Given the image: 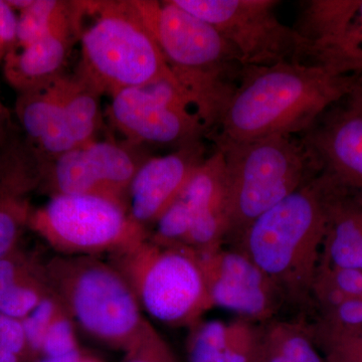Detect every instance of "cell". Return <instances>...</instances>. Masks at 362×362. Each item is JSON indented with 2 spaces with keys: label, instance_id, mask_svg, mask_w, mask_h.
I'll return each mask as SVG.
<instances>
[{
  "label": "cell",
  "instance_id": "2e32d148",
  "mask_svg": "<svg viewBox=\"0 0 362 362\" xmlns=\"http://www.w3.org/2000/svg\"><path fill=\"white\" fill-rule=\"evenodd\" d=\"M300 137L313 152L321 173L362 194V105L354 90Z\"/></svg>",
  "mask_w": 362,
  "mask_h": 362
},
{
  "label": "cell",
  "instance_id": "484cf974",
  "mask_svg": "<svg viewBox=\"0 0 362 362\" xmlns=\"http://www.w3.org/2000/svg\"><path fill=\"white\" fill-rule=\"evenodd\" d=\"M23 322L0 313V362H35Z\"/></svg>",
  "mask_w": 362,
  "mask_h": 362
},
{
  "label": "cell",
  "instance_id": "f546056e",
  "mask_svg": "<svg viewBox=\"0 0 362 362\" xmlns=\"http://www.w3.org/2000/svg\"><path fill=\"white\" fill-rule=\"evenodd\" d=\"M314 341L325 362H362V334Z\"/></svg>",
  "mask_w": 362,
  "mask_h": 362
},
{
  "label": "cell",
  "instance_id": "e575fe53",
  "mask_svg": "<svg viewBox=\"0 0 362 362\" xmlns=\"http://www.w3.org/2000/svg\"><path fill=\"white\" fill-rule=\"evenodd\" d=\"M354 94L358 98L359 102H361L362 105V76H361L358 83H357L356 90H354Z\"/></svg>",
  "mask_w": 362,
  "mask_h": 362
},
{
  "label": "cell",
  "instance_id": "4fadbf2b",
  "mask_svg": "<svg viewBox=\"0 0 362 362\" xmlns=\"http://www.w3.org/2000/svg\"><path fill=\"white\" fill-rule=\"evenodd\" d=\"M192 226L228 232L225 162L216 148L150 230L149 239L163 246L182 247Z\"/></svg>",
  "mask_w": 362,
  "mask_h": 362
},
{
  "label": "cell",
  "instance_id": "ac0fdd59",
  "mask_svg": "<svg viewBox=\"0 0 362 362\" xmlns=\"http://www.w3.org/2000/svg\"><path fill=\"white\" fill-rule=\"evenodd\" d=\"M86 14V1L77 11L54 26L44 37L14 49L4 64L6 82L18 94L39 89L63 75L73 45L80 40Z\"/></svg>",
  "mask_w": 362,
  "mask_h": 362
},
{
  "label": "cell",
  "instance_id": "9c48e42d",
  "mask_svg": "<svg viewBox=\"0 0 362 362\" xmlns=\"http://www.w3.org/2000/svg\"><path fill=\"white\" fill-rule=\"evenodd\" d=\"M214 26L239 52L244 66L304 63V45L294 28L279 20L277 0H173ZM305 64V63H304Z\"/></svg>",
  "mask_w": 362,
  "mask_h": 362
},
{
  "label": "cell",
  "instance_id": "1f68e13d",
  "mask_svg": "<svg viewBox=\"0 0 362 362\" xmlns=\"http://www.w3.org/2000/svg\"><path fill=\"white\" fill-rule=\"evenodd\" d=\"M11 129V116L0 100V151L6 148Z\"/></svg>",
  "mask_w": 362,
  "mask_h": 362
},
{
  "label": "cell",
  "instance_id": "d4e9b609",
  "mask_svg": "<svg viewBox=\"0 0 362 362\" xmlns=\"http://www.w3.org/2000/svg\"><path fill=\"white\" fill-rule=\"evenodd\" d=\"M80 350L76 337L75 323L61 305L45 333L40 358L69 356Z\"/></svg>",
  "mask_w": 362,
  "mask_h": 362
},
{
  "label": "cell",
  "instance_id": "8d00e7d4",
  "mask_svg": "<svg viewBox=\"0 0 362 362\" xmlns=\"http://www.w3.org/2000/svg\"><path fill=\"white\" fill-rule=\"evenodd\" d=\"M259 362H261V358H259Z\"/></svg>",
  "mask_w": 362,
  "mask_h": 362
},
{
  "label": "cell",
  "instance_id": "44dd1931",
  "mask_svg": "<svg viewBox=\"0 0 362 362\" xmlns=\"http://www.w3.org/2000/svg\"><path fill=\"white\" fill-rule=\"evenodd\" d=\"M263 339L286 362H325L310 324L304 321L275 319L263 324Z\"/></svg>",
  "mask_w": 362,
  "mask_h": 362
},
{
  "label": "cell",
  "instance_id": "d6986e66",
  "mask_svg": "<svg viewBox=\"0 0 362 362\" xmlns=\"http://www.w3.org/2000/svg\"><path fill=\"white\" fill-rule=\"evenodd\" d=\"M323 175L327 226L319 266L362 271V194Z\"/></svg>",
  "mask_w": 362,
  "mask_h": 362
},
{
  "label": "cell",
  "instance_id": "3957f363",
  "mask_svg": "<svg viewBox=\"0 0 362 362\" xmlns=\"http://www.w3.org/2000/svg\"><path fill=\"white\" fill-rule=\"evenodd\" d=\"M136 4L209 137L239 85L245 68L239 52L214 26L183 11L173 0H136Z\"/></svg>",
  "mask_w": 362,
  "mask_h": 362
},
{
  "label": "cell",
  "instance_id": "9a60e30c",
  "mask_svg": "<svg viewBox=\"0 0 362 362\" xmlns=\"http://www.w3.org/2000/svg\"><path fill=\"white\" fill-rule=\"evenodd\" d=\"M206 157L204 140L165 156L146 157L128 189L126 209L131 220L149 233Z\"/></svg>",
  "mask_w": 362,
  "mask_h": 362
},
{
  "label": "cell",
  "instance_id": "836d02e7",
  "mask_svg": "<svg viewBox=\"0 0 362 362\" xmlns=\"http://www.w3.org/2000/svg\"><path fill=\"white\" fill-rule=\"evenodd\" d=\"M83 352L78 351L75 354H69V356H61V357H42L39 361L35 362H76L78 357L81 356Z\"/></svg>",
  "mask_w": 362,
  "mask_h": 362
},
{
  "label": "cell",
  "instance_id": "7c38bea8",
  "mask_svg": "<svg viewBox=\"0 0 362 362\" xmlns=\"http://www.w3.org/2000/svg\"><path fill=\"white\" fill-rule=\"evenodd\" d=\"M197 255L214 307L265 324L287 304L277 286L239 250L223 246Z\"/></svg>",
  "mask_w": 362,
  "mask_h": 362
},
{
  "label": "cell",
  "instance_id": "d6a6232c",
  "mask_svg": "<svg viewBox=\"0 0 362 362\" xmlns=\"http://www.w3.org/2000/svg\"><path fill=\"white\" fill-rule=\"evenodd\" d=\"M354 30L357 45L362 49V0L358 11H357L356 18H354Z\"/></svg>",
  "mask_w": 362,
  "mask_h": 362
},
{
  "label": "cell",
  "instance_id": "7402d4cb",
  "mask_svg": "<svg viewBox=\"0 0 362 362\" xmlns=\"http://www.w3.org/2000/svg\"><path fill=\"white\" fill-rule=\"evenodd\" d=\"M78 1L33 0L18 18L16 49L32 44L77 11Z\"/></svg>",
  "mask_w": 362,
  "mask_h": 362
},
{
  "label": "cell",
  "instance_id": "ffe728a7",
  "mask_svg": "<svg viewBox=\"0 0 362 362\" xmlns=\"http://www.w3.org/2000/svg\"><path fill=\"white\" fill-rule=\"evenodd\" d=\"M51 293L45 262L20 247L0 259V313L23 320Z\"/></svg>",
  "mask_w": 362,
  "mask_h": 362
},
{
  "label": "cell",
  "instance_id": "5bb4252c",
  "mask_svg": "<svg viewBox=\"0 0 362 362\" xmlns=\"http://www.w3.org/2000/svg\"><path fill=\"white\" fill-rule=\"evenodd\" d=\"M361 0L303 2L294 30L303 40L304 62L342 75L362 76V49L354 37Z\"/></svg>",
  "mask_w": 362,
  "mask_h": 362
},
{
  "label": "cell",
  "instance_id": "6da1fadb",
  "mask_svg": "<svg viewBox=\"0 0 362 362\" xmlns=\"http://www.w3.org/2000/svg\"><path fill=\"white\" fill-rule=\"evenodd\" d=\"M359 78L298 62L245 66L209 139L244 142L269 136H301L333 105L349 96Z\"/></svg>",
  "mask_w": 362,
  "mask_h": 362
},
{
  "label": "cell",
  "instance_id": "4dcf8cb0",
  "mask_svg": "<svg viewBox=\"0 0 362 362\" xmlns=\"http://www.w3.org/2000/svg\"><path fill=\"white\" fill-rule=\"evenodd\" d=\"M18 18L6 0H0V65L18 44Z\"/></svg>",
  "mask_w": 362,
  "mask_h": 362
},
{
  "label": "cell",
  "instance_id": "e0dca14e",
  "mask_svg": "<svg viewBox=\"0 0 362 362\" xmlns=\"http://www.w3.org/2000/svg\"><path fill=\"white\" fill-rule=\"evenodd\" d=\"M61 78L59 76L39 89L18 94L16 99V115L25 134L35 183L40 169L78 147Z\"/></svg>",
  "mask_w": 362,
  "mask_h": 362
},
{
  "label": "cell",
  "instance_id": "5b68a950",
  "mask_svg": "<svg viewBox=\"0 0 362 362\" xmlns=\"http://www.w3.org/2000/svg\"><path fill=\"white\" fill-rule=\"evenodd\" d=\"M87 16L76 75L98 95L175 81L136 0L87 1Z\"/></svg>",
  "mask_w": 362,
  "mask_h": 362
},
{
  "label": "cell",
  "instance_id": "603a6c76",
  "mask_svg": "<svg viewBox=\"0 0 362 362\" xmlns=\"http://www.w3.org/2000/svg\"><path fill=\"white\" fill-rule=\"evenodd\" d=\"M230 323L199 320L189 327L187 341L188 362H221L228 347Z\"/></svg>",
  "mask_w": 362,
  "mask_h": 362
},
{
  "label": "cell",
  "instance_id": "f1b7e54d",
  "mask_svg": "<svg viewBox=\"0 0 362 362\" xmlns=\"http://www.w3.org/2000/svg\"><path fill=\"white\" fill-rule=\"evenodd\" d=\"M315 281L329 286L346 298H362V271L319 266Z\"/></svg>",
  "mask_w": 362,
  "mask_h": 362
},
{
  "label": "cell",
  "instance_id": "8992f818",
  "mask_svg": "<svg viewBox=\"0 0 362 362\" xmlns=\"http://www.w3.org/2000/svg\"><path fill=\"white\" fill-rule=\"evenodd\" d=\"M45 272L49 290L76 327L111 349L126 351L148 323L134 292L110 262L56 255L45 262Z\"/></svg>",
  "mask_w": 362,
  "mask_h": 362
},
{
  "label": "cell",
  "instance_id": "7a4b0ae2",
  "mask_svg": "<svg viewBox=\"0 0 362 362\" xmlns=\"http://www.w3.org/2000/svg\"><path fill=\"white\" fill-rule=\"evenodd\" d=\"M327 226L322 173L252 221L233 249L270 279L287 304L306 308L320 265Z\"/></svg>",
  "mask_w": 362,
  "mask_h": 362
},
{
  "label": "cell",
  "instance_id": "ba28073f",
  "mask_svg": "<svg viewBox=\"0 0 362 362\" xmlns=\"http://www.w3.org/2000/svg\"><path fill=\"white\" fill-rule=\"evenodd\" d=\"M28 228L65 256L112 255L149 237L122 204L93 195L51 197L33 209Z\"/></svg>",
  "mask_w": 362,
  "mask_h": 362
},
{
  "label": "cell",
  "instance_id": "d590c367",
  "mask_svg": "<svg viewBox=\"0 0 362 362\" xmlns=\"http://www.w3.org/2000/svg\"><path fill=\"white\" fill-rule=\"evenodd\" d=\"M76 362H101L99 359L95 358V357L86 356V354H82L81 356L78 357Z\"/></svg>",
  "mask_w": 362,
  "mask_h": 362
},
{
  "label": "cell",
  "instance_id": "4316f807",
  "mask_svg": "<svg viewBox=\"0 0 362 362\" xmlns=\"http://www.w3.org/2000/svg\"><path fill=\"white\" fill-rule=\"evenodd\" d=\"M124 352L123 362H178L168 343L149 321L140 337Z\"/></svg>",
  "mask_w": 362,
  "mask_h": 362
},
{
  "label": "cell",
  "instance_id": "83f0119b",
  "mask_svg": "<svg viewBox=\"0 0 362 362\" xmlns=\"http://www.w3.org/2000/svg\"><path fill=\"white\" fill-rule=\"evenodd\" d=\"M59 302L52 293L45 297L39 306L21 320L23 328H25L26 338L28 344L32 349L33 354L40 358V350H42V342H44L45 333L51 325L52 319L58 312Z\"/></svg>",
  "mask_w": 362,
  "mask_h": 362
},
{
  "label": "cell",
  "instance_id": "cb8c5ba5",
  "mask_svg": "<svg viewBox=\"0 0 362 362\" xmlns=\"http://www.w3.org/2000/svg\"><path fill=\"white\" fill-rule=\"evenodd\" d=\"M33 209L21 195L0 194V259L20 245Z\"/></svg>",
  "mask_w": 362,
  "mask_h": 362
},
{
  "label": "cell",
  "instance_id": "277c9868",
  "mask_svg": "<svg viewBox=\"0 0 362 362\" xmlns=\"http://www.w3.org/2000/svg\"><path fill=\"white\" fill-rule=\"evenodd\" d=\"M214 146L225 162L226 247H235L252 221L321 173L315 156L300 136H269Z\"/></svg>",
  "mask_w": 362,
  "mask_h": 362
},
{
  "label": "cell",
  "instance_id": "30bf717a",
  "mask_svg": "<svg viewBox=\"0 0 362 362\" xmlns=\"http://www.w3.org/2000/svg\"><path fill=\"white\" fill-rule=\"evenodd\" d=\"M108 117L126 141L136 147L158 145L176 149L209 137L201 117L175 81L117 93L111 97Z\"/></svg>",
  "mask_w": 362,
  "mask_h": 362
},
{
  "label": "cell",
  "instance_id": "52a82bcc",
  "mask_svg": "<svg viewBox=\"0 0 362 362\" xmlns=\"http://www.w3.org/2000/svg\"><path fill=\"white\" fill-rule=\"evenodd\" d=\"M142 311L166 325L190 326L213 308L197 252L149 239L111 255Z\"/></svg>",
  "mask_w": 362,
  "mask_h": 362
},
{
  "label": "cell",
  "instance_id": "8fae6325",
  "mask_svg": "<svg viewBox=\"0 0 362 362\" xmlns=\"http://www.w3.org/2000/svg\"><path fill=\"white\" fill-rule=\"evenodd\" d=\"M129 143L94 141L81 145L40 169L37 185L51 197L93 195L126 207L128 189L145 158Z\"/></svg>",
  "mask_w": 362,
  "mask_h": 362
}]
</instances>
